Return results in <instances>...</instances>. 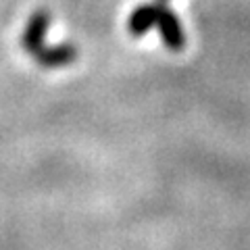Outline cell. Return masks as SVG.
I'll list each match as a JSON object with an SVG mask.
<instances>
[{
    "label": "cell",
    "mask_w": 250,
    "mask_h": 250,
    "mask_svg": "<svg viewBox=\"0 0 250 250\" xmlns=\"http://www.w3.org/2000/svg\"><path fill=\"white\" fill-rule=\"evenodd\" d=\"M156 27L161 31V40L169 50L179 52L186 46V34L177 15L167 6V2H156Z\"/></svg>",
    "instance_id": "obj_1"
},
{
    "label": "cell",
    "mask_w": 250,
    "mask_h": 250,
    "mask_svg": "<svg viewBox=\"0 0 250 250\" xmlns=\"http://www.w3.org/2000/svg\"><path fill=\"white\" fill-rule=\"evenodd\" d=\"M50 23H52L50 11L38 9L31 13V17L27 19V25L21 34V48L25 50L29 57H34L44 46V38H46V31H48Z\"/></svg>",
    "instance_id": "obj_2"
},
{
    "label": "cell",
    "mask_w": 250,
    "mask_h": 250,
    "mask_svg": "<svg viewBox=\"0 0 250 250\" xmlns=\"http://www.w3.org/2000/svg\"><path fill=\"white\" fill-rule=\"evenodd\" d=\"M38 65L42 69H61L67 67L77 59V46L71 42H61L54 46H42L40 50L34 54Z\"/></svg>",
    "instance_id": "obj_3"
},
{
    "label": "cell",
    "mask_w": 250,
    "mask_h": 250,
    "mask_svg": "<svg viewBox=\"0 0 250 250\" xmlns=\"http://www.w3.org/2000/svg\"><path fill=\"white\" fill-rule=\"evenodd\" d=\"M156 25V4H140L127 19V31L131 38H142Z\"/></svg>",
    "instance_id": "obj_4"
},
{
    "label": "cell",
    "mask_w": 250,
    "mask_h": 250,
    "mask_svg": "<svg viewBox=\"0 0 250 250\" xmlns=\"http://www.w3.org/2000/svg\"><path fill=\"white\" fill-rule=\"evenodd\" d=\"M159 2H167V0H159Z\"/></svg>",
    "instance_id": "obj_5"
}]
</instances>
